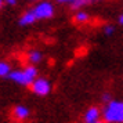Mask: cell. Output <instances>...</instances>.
Segmentation results:
<instances>
[{"mask_svg": "<svg viewBox=\"0 0 123 123\" xmlns=\"http://www.w3.org/2000/svg\"><path fill=\"white\" fill-rule=\"evenodd\" d=\"M58 3H72L73 0H57Z\"/></svg>", "mask_w": 123, "mask_h": 123, "instance_id": "cell-15", "label": "cell"}, {"mask_svg": "<svg viewBox=\"0 0 123 123\" xmlns=\"http://www.w3.org/2000/svg\"><path fill=\"white\" fill-rule=\"evenodd\" d=\"M10 72H11L10 64H7V62H4V61H0V78H6V76H8Z\"/></svg>", "mask_w": 123, "mask_h": 123, "instance_id": "cell-11", "label": "cell"}, {"mask_svg": "<svg viewBox=\"0 0 123 123\" xmlns=\"http://www.w3.org/2000/svg\"><path fill=\"white\" fill-rule=\"evenodd\" d=\"M102 117L106 123H123V101L111 100L106 102Z\"/></svg>", "mask_w": 123, "mask_h": 123, "instance_id": "cell-2", "label": "cell"}, {"mask_svg": "<svg viewBox=\"0 0 123 123\" xmlns=\"http://www.w3.org/2000/svg\"><path fill=\"white\" fill-rule=\"evenodd\" d=\"M37 21V18H36V15H35L33 10H28V11H25L19 17V19H18V24L21 25V26H28V25H32V24H35Z\"/></svg>", "mask_w": 123, "mask_h": 123, "instance_id": "cell-6", "label": "cell"}, {"mask_svg": "<svg viewBox=\"0 0 123 123\" xmlns=\"http://www.w3.org/2000/svg\"><path fill=\"white\" fill-rule=\"evenodd\" d=\"M95 1H100V0H73L72 3V8H82L84 6H90V4H93Z\"/></svg>", "mask_w": 123, "mask_h": 123, "instance_id": "cell-9", "label": "cell"}, {"mask_svg": "<svg viewBox=\"0 0 123 123\" xmlns=\"http://www.w3.org/2000/svg\"><path fill=\"white\" fill-rule=\"evenodd\" d=\"M29 1H37V0H29Z\"/></svg>", "mask_w": 123, "mask_h": 123, "instance_id": "cell-19", "label": "cell"}, {"mask_svg": "<svg viewBox=\"0 0 123 123\" xmlns=\"http://www.w3.org/2000/svg\"><path fill=\"white\" fill-rule=\"evenodd\" d=\"M7 78L12 80L14 83L21 84V86H31L33 83V80L37 78V68L35 65H28L24 69H17V71H11L8 73Z\"/></svg>", "mask_w": 123, "mask_h": 123, "instance_id": "cell-1", "label": "cell"}, {"mask_svg": "<svg viewBox=\"0 0 123 123\" xmlns=\"http://www.w3.org/2000/svg\"><path fill=\"white\" fill-rule=\"evenodd\" d=\"M75 21L78 24H84L89 21V14L84 11V10H80V11H78L76 14H75Z\"/></svg>", "mask_w": 123, "mask_h": 123, "instance_id": "cell-10", "label": "cell"}, {"mask_svg": "<svg viewBox=\"0 0 123 123\" xmlns=\"http://www.w3.org/2000/svg\"><path fill=\"white\" fill-rule=\"evenodd\" d=\"M3 4H4V0H0V8L3 7Z\"/></svg>", "mask_w": 123, "mask_h": 123, "instance_id": "cell-17", "label": "cell"}, {"mask_svg": "<svg viewBox=\"0 0 123 123\" xmlns=\"http://www.w3.org/2000/svg\"><path fill=\"white\" fill-rule=\"evenodd\" d=\"M111 100L112 98H111V94H109V93H104V94H102V101H104V102H109Z\"/></svg>", "mask_w": 123, "mask_h": 123, "instance_id": "cell-13", "label": "cell"}, {"mask_svg": "<svg viewBox=\"0 0 123 123\" xmlns=\"http://www.w3.org/2000/svg\"><path fill=\"white\" fill-rule=\"evenodd\" d=\"M113 32H115V26H113V25H105V26H104V33H105L106 36L113 35Z\"/></svg>", "mask_w": 123, "mask_h": 123, "instance_id": "cell-12", "label": "cell"}, {"mask_svg": "<svg viewBox=\"0 0 123 123\" xmlns=\"http://www.w3.org/2000/svg\"><path fill=\"white\" fill-rule=\"evenodd\" d=\"M37 19H47L54 15V6L47 0H40L36 3V6L32 8Z\"/></svg>", "mask_w": 123, "mask_h": 123, "instance_id": "cell-3", "label": "cell"}, {"mask_svg": "<svg viewBox=\"0 0 123 123\" xmlns=\"http://www.w3.org/2000/svg\"><path fill=\"white\" fill-rule=\"evenodd\" d=\"M119 24H120V25H123V14L119 17Z\"/></svg>", "mask_w": 123, "mask_h": 123, "instance_id": "cell-16", "label": "cell"}, {"mask_svg": "<svg viewBox=\"0 0 123 123\" xmlns=\"http://www.w3.org/2000/svg\"><path fill=\"white\" fill-rule=\"evenodd\" d=\"M100 116H101L100 109L97 106H90L86 111V113H84L83 120L84 123H95L97 120H100Z\"/></svg>", "mask_w": 123, "mask_h": 123, "instance_id": "cell-5", "label": "cell"}, {"mask_svg": "<svg viewBox=\"0 0 123 123\" xmlns=\"http://www.w3.org/2000/svg\"><path fill=\"white\" fill-rule=\"evenodd\" d=\"M95 123H106V122H102V120H97Z\"/></svg>", "mask_w": 123, "mask_h": 123, "instance_id": "cell-18", "label": "cell"}, {"mask_svg": "<svg viewBox=\"0 0 123 123\" xmlns=\"http://www.w3.org/2000/svg\"><path fill=\"white\" fill-rule=\"evenodd\" d=\"M31 89L36 95L44 97L51 91V84L46 78H36L33 80V83L31 84Z\"/></svg>", "mask_w": 123, "mask_h": 123, "instance_id": "cell-4", "label": "cell"}, {"mask_svg": "<svg viewBox=\"0 0 123 123\" xmlns=\"http://www.w3.org/2000/svg\"><path fill=\"white\" fill-rule=\"evenodd\" d=\"M43 60V54L37 50H31L28 53V61L31 62V65H36V64H39L42 62Z\"/></svg>", "mask_w": 123, "mask_h": 123, "instance_id": "cell-8", "label": "cell"}, {"mask_svg": "<svg viewBox=\"0 0 123 123\" xmlns=\"http://www.w3.org/2000/svg\"><path fill=\"white\" fill-rule=\"evenodd\" d=\"M12 115H14V117H15L17 120H25V119L29 117L31 111H29V108H26L25 105H17L14 108V111H12Z\"/></svg>", "mask_w": 123, "mask_h": 123, "instance_id": "cell-7", "label": "cell"}, {"mask_svg": "<svg viewBox=\"0 0 123 123\" xmlns=\"http://www.w3.org/2000/svg\"><path fill=\"white\" fill-rule=\"evenodd\" d=\"M4 3H6L7 6H15L17 4V0H4Z\"/></svg>", "mask_w": 123, "mask_h": 123, "instance_id": "cell-14", "label": "cell"}]
</instances>
